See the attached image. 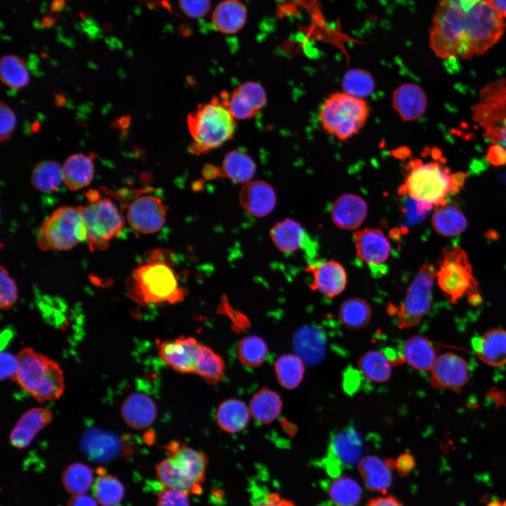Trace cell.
I'll use <instances>...</instances> for the list:
<instances>
[{"mask_svg": "<svg viewBox=\"0 0 506 506\" xmlns=\"http://www.w3.org/2000/svg\"><path fill=\"white\" fill-rule=\"evenodd\" d=\"M121 415L125 423L136 429L150 426L157 417L155 402L146 394L136 392L128 396L121 406Z\"/></svg>", "mask_w": 506, "mask_h": 506, "instance_id": "cell-26", "label": "cell"}, {"mask_svg": "<svg viewBox=\"0 0 506 506\" xmlns=\"http://www.w3.org/2000/svg\"><path fill=\"white\" fill-rule=\"evenodd\" d=\"M53 417V413L45 408H34L26 411L11 432V444L20 449L25 448L40 430L51 423Z\"/></svg>", "mask_w": 506, "mask_h": 506, "instance_id": "cell-23", "label": "cell"}, {"mask_svg": "<svg viewBox=\"0 0 506 506\" xmlns=\"http://www.w3.org/2000/svg\"><path fill=\"white\" fill-rule=\"evenodd\" d=\"M436 277L444 296L452 304L464 296H467L473 304L481 301L471 264L467 253L460 247L452 246L442 249Z\"/></svg>", "mask_w": 506, "mask_h": 506, "instance_id": "cell-8", "label": "cell"}, {"mask_svg": "<svg viewBox=\"0 0 506 506\" xmlns=\"http://www.w3.org/2000/svg\"><path fill=\"white\" fill-rule=\"evenodd\" d=\"M250 506H296L292 501L281 498L276 493H262L254 498Z\"/></svg>", "mask_w": 506, "mask_h": 506, "instance_id": "cell-54", "label": "cell"}, {"mask_svg": "<svg viewBox=\"0 0 506 506\" xmlns=\"http://www.w3.org/2000/svg\"><path fill=\"white\" fill-rule=\"evenodd\" d=\"M369 113V105L363 98L335 92L323 103L319 117L327 134L344 141L359 132Z\"/></svg>", "mask_w": 506, "mask_h": 506, "instance_id": "cell-7", "label": "cell"}, {"mask_svg": "<svg viewBox=\"0 0 506 506\" xmlns=\"http://www.w3.org/2000/svg\"><path fill=\"white\" fill-rule=\"evenodd\" d=\"M363 439L353 427H345L331 439L330 452L332 458L345 465L358 461L363 451Z\"/></svg>", "mask_w": 506, "mask_h": 506, "instance_id": "cell-28", "label": "cell"}, {"mask_svg": "<svg viewBox=\"0 0 506 506\" xmlns=\"http://www.w3.org/2000/svg\"><path fill=\"white\" fill-rule=\"evenodd\" d=\"M356 254L370 266L384 264L389 258L391 245L384 233L377 228H365L353 233Z\"/></svg>", "mask_w": 506, "mask_h": 506, "instance_id": "cell-20", "label": "cell"}, {"mask_svg": "<svg viewBox=\"0 0 506 506\" xmlns=\"http://www.w3.org/2000/svg\"><path fill=\"white\" fill-rule=\"evenodd\" d=\"M188 495L181 490L164 486L157 494V506H190Z\"/></svg>", "mask_w": 506, "mask_h": 506, "instance_id": "cell-49", "label": "cell"}, {"mask_svg": "<svg viewBox=\"0 0 506 506\" xmlns=\"http://www.w3.org/2000/svg\"><path fill=\"white\" fill-rule=\"evenodd\" d=\"M268 353V347L264 340L255 335L242 339L238 346L240 361L245 366L254 368L261 365Z\"/></svg>", "mask_w": 506, "mask_h": 506, "instance_id": "cell-46", "label": "cell"}, {"mask_svg": "<svg viewBox=\"0 0 506 506\" xmlns=\"http://www.w3.org/2000/svg\"><path fill=\"white\" fill-rule=\"evenodd\" d=\"M86 197L89 202L79 207L86 241L92 252L103 250L123 231L125 219L110 198H100L97 191L89 192Z\"/></svg>", "mask_w": 506, "mask_h": 506, "instance_id": "cell-9", "label": "cell"}, {"mask_svg": "<svg viewBox=\"0 0 506 506\" xmlns=\"http://www.w3.org/2000/svg\"><path fill=\"white\" fill-rule=\"evenodd\" d=\"M266 103L264 88L254 82H247L233 90L228 98V109L235 119L254 117Z\"/></svg>", "mask_w": 506, "mask_h": 506, "instance_id": "cell-18", "label": "cell"}, {"mask_svg": "<svg viewBox=\"0 0 506 506\" xmlns=\"http://www.w3.org/2000/svg\"><path fill=\"white\" fill-rule=\"evenodd\" d=\"M432 207L409 197L404 208L409 221L415 223L422 219Z\"/></svg>", "mask_w": 506, "mask_h": 506, "instance_id": "cell-53", "label": "cell"}, {"mask_svg": "<svg viewBox=\"0 0 506 506\" xmlns=\"http://www.w3.org/2000/svg\"><path fill=\"white\" fill-rule=\"evenodd\" d=\"M228 93L222 92L200 104L187 117L192 141L190 153L200 155L216 148L234 135L236 122L228 107Z\"/></svg>", "mask_w": 506, "mask_h": 506, "instance_id": "cell-4", "label": "cell"}, {"mask_svg": "<svg viewBox=\"0 0 506 506\" xmlns=\"http://www.w3.org/2000/svg\"><path fill=\"white\" fill-rule=\"evenodd\" d=\"M472 112L473 119L485 130L484 135L506 150V80L484 86Z\"/></svg>", "mask_w": 506, "mask_h": 506, "instance_id": "cell-12", "label": "cell"}, {"mask_svg": "<svg viewBox=\"0 0 506 506\" xmlns=\"http://www.w3.org/2000/svg\"><path fill=\"white\" fill-rule=\"evenodd\" d=\"M478 357L485 363L498 367L506 363V331L491 330L472 340Z\"/></svg>", "mask_w": 506, "mask_h": 506, "instance_id": "cell-27", "label": "cell"}, {"mask_svg": "<svg viewBox=\"0 0 506 506\" xmlns=\"http://www.w3.org/2000/svg\"><path fill=\"white\" fill-rule=\"evenodd\" d=\"M207 383L216 384L225 377V363L223 358L212 349L199 344L195 372Z\"/></svg>", "mask_w": 506, "mask_h": 506, "instance_id": "cell-36", "label": "cell"}, {"mask_svg": "<svg viewBox=\"0 0 506 506\" xmlns=\"http://www.w3.org/2000/svg\"><path fill=\"white\" fill-rule=\"evenodd\" d=\"M219 169L221 176L238 183H247L255 174L256 166L248 155L240 150H233L226 155Z\"/></svg>", "mask_w": 506, "mask_h": 506, "instance_id": "cell-37", "label": "cell"}, {"mask_svg": "<svg viewBox=\"0 0 506 506\" xmlns=\"http://www.w3.org/2000/svg\"><path fill=\"white\" fill-rule=\"evenodd\" d=\"M183 13L190 18H200L206 15L210 7V0H179Z\"/></svg>", "mask_w": 506, "mask_h": 506, "instance_id": "cell-51", "label": "cell"}, {"mask_svg": "<svg viewBox=\"0 0 506 506\" xmlns=\"http://www.w3.org/2000/svg\"><path fill=\"white\" fill-rule=\"evenodd\" d=\"M393 107L404 121L420 118L427 106L426 94L417 84L406 83L400 85L392 96Z\"/></svg>", "mask_w": 506, "mask_h": 506, "instance_id": "cell-24", "label": "cell"}, {"mask_svg": "<svg viewBox=\"0 0 506 506\" xmlns=\"http://www.w3.org/2000/svg\"><path fill=\"white\" fill-rule=\"evenodd\" d=\"M415 460L408 453H404L400 455L396 461V465L400 472L407 474L410 472L415 467Z\"/></svg>", "mask_w": 506, "mask_h": 506, "instance_id": "cell-58", "label": "cell"}, {"mask_svg": "<svg viewBox=\"0 0 506 506\" xmlns=\"http://www.w3.org/2000/svg\"><path fill=\"white\" fill-rule=\"evenodd\" d=\"M19 367L15 382L38 402L59 398L65 390L63 372L59 364L31 347L16 355Z\"/></svg>", "mask_w": 506, "mask_h": 506, "instance_id": "cell-6", "label": "cell"}, {"mask_svg": "<svg viewBox=\"0 0 506 506\" xmlns=\"http://www.w3.org/2000/svg\"><path fill=\"white\" fill-rule=\"evenodd\" d=\"M329 497L337 506H354L361 500L362 491L353 479L342 476L335 479L328 490Z\"/></svg>", "mask_w": 506, "mask_h": 506, "instance_id": "cell-44", "label": "cell"}, {"mask_svg": "<svg viewBox=\"0 0 506 506\" xmlns=\"http://www.w3.org/2000/svg\"><path fill=\"white\" fill-rule=\"evenodd\" d=\"M405 169L398 195L433 207L447 204V196L458 193L467 177L464 172L451 173L439 161L424 162L419 158L411 160Z\"/></svg>", "mask_w": 506, "mask_h": 506, "instance_id": "cell-3", "label": "cell"}, {"mask_svg": "<svg viewBox=\"0 0 506 506\" xmlns=\"http://www.w3.org/2000/svg\"><path fill=\"white\" fill-rule=\"evenodd\" d=\"M64 487L72 495L84 494L93 482V472L86 465L74 463L65 468L62 474Z\"/></svg>", "mask_w": 506, "mask_h": 506, "instance_id": "cell-45", "label": "cell"}, {"mask_svg": "<svg viewBox=\"0 0 506 506\" xmlns=\"http://www.w3.org/2000/svg\"><path fill=\"white\" fill-rule=\"evenodd\" d=\"M166 448L169 455L155 467L160 482L188 494L201 493L208 464L207 455L176 441H171Z\"/></svg>", "mask_w": 506, "mask_h": 506, "instance_id": "cell-5", "label": "cell"}, {"mask_svg": "<svg viewBox=\"0 0 506 506\" xmlns=\"http://www.w3.org/2000/svg\"><path fill=\"white\" fill-rule=\"evenodd\" d=\"M359 374L353 370H349L344 379L345 390L349 393L355 391L359 385Z\"/></svg>", "mask_w": 506, "mask_h": 506, "instance_id": "cell-57", "label": "cell"}, {"mask_svg": "<svg viewBox=\"0 0 506 506\" xmlns=\"http://www.w3.org/2000/svg\"><path fill=\"white\" fill-rule=\"evenodd\" d=\"M0 77L1 82L11 89L25 87L30 80L25 61L16 56H4L0 63Z\"/></svg>", "mask_w": 506, "mask_h": 506, "instance_id": "cell-41", "label": "cell"}, {"mask_svg": "<svg viewBox=\"0 0 506 506\" xmlns=\"http://www.w3.org/2000/svg\"><path fill=\"white\" fill-rule=\"evenodd\" d=\"M271 238L275 247L283 253L303 249L309 257L315 254V245L301 225L291 219L276 223L271 230Z\"/></svg>", "mask_w": 506, "mask_h": 506, "instance_id": "cell-19", "label": "cell"}, {"mask_svg": "<svg viewBox=\"0 0 506 506\" xmlns=\"http://www.w3.org/2000/svg\"><path fill=\"white\" fill-rule=\"evenodd\" d=\"M249 414V408L244 402L238 399H228L219 405L216 419L222 430L238 433L247 427Z\"/></svg>", "mask_w": 506, "mask_h": 506, "instance_id": "cell-32", "label": "cell"}, {"mask_svg": "<svg viewBox=\"0 0 506 506\" xmlns=\"http://www.w3.org/2000/svg\"><path fill=\"white\" fill-rule=\"evenodd\" d=\"M144 193L143 190L135 191L129 201L120 202L126 210L125 219L131 229L138 233L151 234L164 225L166 207L161 198Z\"/></svg>", "mask_w": 506, "mask_h": 506, "instance_id": "cell-13", "label": "cell"}, {"mask_svg": "<svg viewBox=\"0 0 506 506\" xmlns=\"http://www.w3.org/2000/svg\"><path fill=\"white\" fill-rule=\"evenodd\" d=\"M358 469L370 490L386 493L391 483V474L387 462L375 455H368L360 460Z\"/></svg>", "mask_w": 506, "mask_h": 506, "instance_id": "cell-31", "label": "cell"}, {"mask_svg": "<svg viewBox=\"0 0 506 506\" xmlns=\"http://www.w3.org/2000/svg\"><path fill=\"white\" fill-rule=\"evenodd\" d=\"M81 448L91 460L108 462L119 455H129L134 451L133 446L124 443L117 435L98 428H90L84 434L81 440Z\"/></svg>", "mask_w": 506, "mask_h": 506, "instance_id": "cell-14", "label": "cell"}, {"mask_svg": "<svg viewBox=\"0 0 506 506\" xmlns=\"http://www.w3.org/2000/svg\"><path fill=\"white\" fill-rule=\"evenodd\" d=\"M489 1L503 18H506V0H489Z\"/></svg>", "mask_w": 506, "mask_h": 506, "instance_id": "cell-60", "label": "cell"}, {"mask_svg": "<svg viewBox=\"0 0 506 506\" xmlns=\"http://www.w3.org/2000/svg\"><path fill=\"white\" fill-rule=\"evenodd\" d=\"M161 359L180 373H194L197 351L200 343L192 337H179L174 339L157 341Z\"/></svg>", "mask_w": 506, "mask_h": 506, "instance_id": "cell-15", "label": "cell"}, {"mask_svg": "<svg viewBox=\"0 0 506 506\" xmlns=\"http://www.w3.org/2000/svg\"><path fill=\"white\" fill-rule=\"evenodd\" d=\"M306 271L312 275L309 287L328 298L332 299L339 295L346 287V271L343 266L336 261L315 262L310 264Z\"/></svg>", "mask_w": 506, "mask_h": 506, "instance_id": "cell-17", "label": "cell"}, {"mask_svg": "<svg viewBox=\"0 0 506 506\" xmlns=\"http://www.w3.org/2000/svg\"><path fill=\"white\" fill-rule=\"evenodd\" d=\"M363 375L373 382H384L391 375V363L384 353L370 351L363 354L358 362Z\"/></svg>", "mask_w": 506, "mask_h": 506, "instance_id": "cell-42", "label": "cell"}, {"mask_svg": "<svg viewBox=\"0 0 506 506\" xmlns=\"http://www.w3.org/2000/svg\"><path fill=\"white\" fill-rule=\"evenodd\" d=\"M436 273L433 265L423 264L408 288L401 304L398 306L390 305L388 307V312L396 315L400 328L417 325L429 311Z\"/></svg>", "mask_w": 506, "mask_h": 506, "instance_id": "cell-11", "label": "cell"}, {"mask_svg": "<svg viewBox=\"0 0 506 506\" xmlns=\"http://www.w3.org/2000/svg\"><path fill=\"white\" fill-rule=\"evenodd\" d=\"M99 469L93 486L97 501L102 506H118L124 493L122 484L115 476L104 473L102 468Z\"/></svg>", "mask_w": 506, "mask_h": 506, "instance_id": "cell-43", "label": "cell"}, {"mask_svg": "<svg viewBox=\"0 0 506 506\" xmlns=\"http://www.w3.org/2000/svg\"><path fill=\"white\" fill-rule=\"evenodd\" d=\"M488 158L495 165H503L506 164V150L500 145L494 144L489 148Z\"/></svg>", "mask_w": 506, "mask_h": 506, "instance_id": "cell-55", "label": "cell"}, {"mask_svg": "<svg viewBox=\"0 0 506 506\" xmlns=\"http://www.w3.org/2000/svg\"><path fill=\"white\" fill-rule=\"evenodd\" d=\"M338 316L346 327L359 330L364 328L370 323L371 309L365 300L358 297L350 298L340 305Z\"/></svg>", "mask_w": 506, "mask_h": 506, "instance_id": "cell-38", "label": "cell"}, {"mask_svg": "<svg viewBox=\"0 0 506 506\" xmlns=\"http://www.w3.org/2000/svg\"><path fill=\"white\" fill-rule=\"evenodd\" d=\"M173 265V254L167 249L147 253L126 281L129 297L144 306L182 301L185 291L179 285Z\"/></svg>", "mask_w": 506, "mask_h": 506, "instance_id": "cell-2", "label": "cell"}, {"mask_svg": "<svg viewBox=\"0 0 506 506\" xmlns=\"http://www.w3.org/2000/svg\"><path fill=\"white\" fill-rule=\"evenodd\" d=\"M368 213L365 201L360 196L346 193L339 197L331 207L333 223L345 230L357 228L365 220Z\"/></svg>", "mask_w": 506, "mask_h": 506, "instance_id": "cell-22", "label": "cell"}, {"mask_svg": "<svg viewBox=\"0 0 506 506\" xmlns=\"http://www.w3.org/2000/svg\"><path fill=\"white\" fill-rule=\"evenodd\" d=\"M63 183L75 191L87 186L94 176L92 158L82 153L68 157L62 166Z\"/></svg>", "mask_w": 506, "mask_h": 506, "instance_id": "cell-30", "label": "cell"}, {"mask_svg": "<svg viewBox=\"0 0 506 506\" xmlns=\"http://www.w3.org/2000/svg\"><path fill=\"white\" fill-rule=\"evenodd\" d=\"M505 27L489 0H439L429 44L439 58L469 59L494 46Z\"/></svg>", "mask_w": 506, "mask_h": 506, "instance_id": "cell-1", "label": "cell"}, {"mask_svg": "<svg viewBox=\"0 0 506 506\" xmlns=\"http://www.w3.org/2000/svg\"><path fill=\"white\" fill-rule=\"evenodd\" d=\"M365 506H403L396 498L387 495L372 498Z\"/></svg>", "mask_w": 506, "mask_h": 506, "instance_id": "cell-59", "label": "cell"}, {"mask_svg": "<svg viewBox=\"0 0 506 506\" xmlns=\"http://www.w3.org/2000/svg\"><path fill=\"white\" fill-rule=\"evenodd\" d=\"M282 406L279 394L267 387H263L252 396L249 408L256 421L270 424L279 416Z\"/></svg>", "mask_w": 506, "mask_h": 506, "instance_id": "cell-33", "label": "cell"}, {"mask_svg": "<svg viewBox=\"0 0 506 506\" xmlns=\"http://www.w3.org/2000/svg\"><path fill=\"white\" fill-rule=\"evenodd\" d=\"M342 86L344 92L363 98L373 92L375 82L369 72L363 69H351L344 74Z\"/></svg>", "mask_w": 506, "mask_h": 506, "instance_id": "cell-47", "label": "cell"}, {"mask_svg": "<svg viewBox=\"0 0 506 506\" xmlns=\"http://www.w3.org/2000/svg\"><path fill=\"white\" fill-rule=\"evenodd\" d=\"M65 6V0H53L51 6L52 11H61Z\"/></svg>", "mask_w": 506, "mask_h": 506, "instance_id": "cell-61", "label": "cell"}, {"mask_svg": "<svg viewBox=\"0 0 506 506\" xmlns=\"http://www.w3.org/2000/svg\"><path fill=\"white\" fill-rule=\"evenodd\" d=\"M430 372L431 384L439 389L457 391L468 380L466 361L451 353H446L436 358Z\"/></svg>", "mask_w": 506, "mask_h": 506, "instance_id": "cell-16", "label": "cell"}, {"mask_svg": "<svg viewBox=\"0 0 506 506\" xmlns=\"http://www.w3.org/2000/svg\"><path fill=\"white\" fill-rule=\"evenodd\" d=\"M16 118L9 106L1 102L0 105V137L1 141H6L14 131Z\"/></svg>", "mask_w": 506, "mask_h": 506, "instance_id": "cell-50", "label": "cell"}, {"mask_svg": "<svg viewBox=\"0 0 506 506\" xmlns=\"http://www.w3.org/2000/svg\"><path fill=\"white\" fill-rule=\"evenodd\" d=\"M67 506H98L96 501L86 494L73 495L67 501Z\"/></svg>", "mask_w": 506, "mask_h": 506, "instance_id": "cell-56", "label": "cell"}, {"mask_svg": "<svg viewBox=\"0 0 506 506\" xmlns=\"http://www.w3.org/2000/svg\"><path fill=\"white\" fill-rule=\"evenodd\" d=\"M1 379H11L15 382L18 371V360L17 356L8 351L1 353Z\"/></svg>", "mask_w": 506, "mask_h": 506, "instance_id": "cell-52", "label": "cell"}, {"mask_svg": "<svg viewBox=\"0 0 506 506\" xmlns=\"http://www.w3.org/2000/svg\"><path fill=\"white\" fill-rule=\"evenodd\" d=\"M403 355L404 361L410 366L423 371H430L436 359L432 344L422 336L408 339L404 344Z\"/></svg>", "mask_w": 506, "mask_h": 506, "instance_id": "cell-35", "label": "cell"}, {"mask_svg": "<svg viewBox=\"0 0 506 506\" xmlns=\"http://www.w3.org/2000/svg\"><path fill=\"white\" fill-rule=\"evenodd\" d=\"M297 356L306 364L319 363L326 353V337L320 328L313 325L300 327L293 339Z\"/></svg>", "mask_w": 506, "mask_h": 506, "instance_id": "cell-21", "label": "cell"}, {"mask_svg": "<svg viewBox=\"0 0 506 506\" xmlns=\"http://www.w3.org/2000/svg\"><path fill=\"white\" fill-rule=\"evenodd\" d=\"M432 224L439 235L452 237L462 233L467 226V221L458 207L446 204L437 207L432 218Z\"/></svg>", "mask_w": 506, "mask_h": 506, "instance_id": "cell-34", "label": "cell"}, {"mask_svg": "<svg viewBox=\"0 0 506 506\" xmlns=\"http://www.w3.org/2000/svg\"><path fill=\"white\" fill-rule=\"evenodd\" d=\"M276 202L273 188L262 181L247 182L241 189L240 202L250 214L263 217L274 209Z\"/></svg>", "mask_w": 506, "mask_h": 506, "instance_id": "cell-25", "label": "cell"}, {"mask_svg": "<svg viewBox=\"0 0 506 506\" xmlns=\"http://www.w3.org/2000/svg\"><path fill=\"white\" fill-rule=\"evenodd\" d=\"M304 363L297 355L280 356L275 363V371L280 386L287 389L297 387L304 377Z\"/></svg>", "mask_w": 506, "mask_h": 506, "instance_id": "cell-40", "label": "cell"}, {"mask_svg": "<svg viewBox=\"0 0 506 506\" xmlns=\"http://www.w3.org/2000/svg\"><path fill=\"white\" fill-rule=\"evenodd\" d=\"M247 9L239 0H224L215 8L212 17L214 28L219 32L231 34L238 32L245 25Z\"/></svg>", "mask_w": 506, "mask_h": 506, "instance_id": "cell-29", "label": "cell"}, {"mask_svg": "<svg viewBox=\"0 0 506 506\" xmlns=\"http://www.w3.org/2000/svg\"><path fill=\"white\" fill-rule=\"evenodd\" d=\"M0 307L3 310H9L17 301L18 288L15 280L3 266L0 269Z\"/></svg>", "mask_w": 506, "mask_h": 506, "instance_id": "cell-48", "label": "cell"}, {"mask_svg": "<svg viewBox=\"0 0 506 506\" xmlns=\"http://www.w3.org/2000/svg\"><path fill=\"white\" fill-rule=\"evenodd\" d=\"M31 182L41 192L55 191L63 182L62 167L53 160L41 162L32 170Z\"/></svg>", "mask_w": 506, "mask_h": 506, "instance_id": "cell-39", "label": "cell"}, {"mask_svg": "<svg viewBox=\"0 0 506 506\" xmlns=\"http://www.w3.org/2000/svg\"><path fill=\"white\" fill-rule=\"evenodd\" d=\"M86 233L79 207L56 209L40 227L37 242L42 250H68L86 241Z\"/></svg>", "mask_w": 506, "mask_h": 506, "instance_id": "cell-10", "label": "cell"}, {"mask_svg": "<svg viewBox=\"0 0 506 506\" xmlns=\"http://www.w3.org/2000/svg\"><path fill=\"white\" fill-rule=\"evenodd\" d=\"M53 22H54V20H53L51 18H48V17H46L42 21V24L45 27L51 26L53 24Z\"/></svg>", "mask_w": 506, "mask_h": 506, "instance_id": "cell-62", "label": "cell"}, {"mask_svg": "<svg viewBox=\"0 0 506 506\" xmlns=\"http://www.w3.org/2000/svg\"><path fill=\"white\" fill-rule=\"evenodd\" d=\"M488 506H502L499 502H492L488 505Z\"/></svg>", "mask_w": 506, "mask_h": 506, "instance_id": "cell-63", "label": "cell"}]
</instances>
